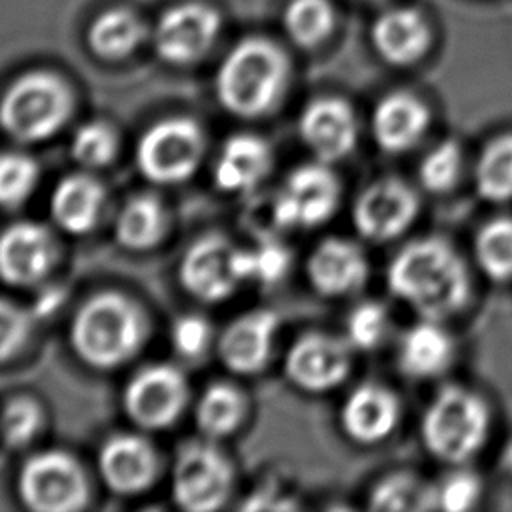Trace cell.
<instances>
[{
	"instance_id": "1",
	"label": "cell",
	"mask_w": 512,
	"mask_h": 512,
	"mask_svg": "<svg viewBox=\"0 0 512 512\" xmlns=\"http://www.w3.org/2000/svg\"><path fill=\"white\" fill-rule=\"evenodd\" d=\"M386 284L392 296L428 320H448L470 300L468 266L460 252L438 236L406 242L386 266Z\"/></svg>"
},
{
	"instance_id": "2",
	"label": "cell",
	"mask_w": 512,
	"mask_h": 512,
	"mask_svg": "<svg viewBox=\"0 0 512 512\" xmlns=\"http://www.w3.org/2000/svg\"><path fill=\"white\" fill-rule=\"evenodd\" d=\"M146 342V316L122 292L90 296L70 322L76 356L98 370H112L132 360Z\"/></svg>"
},
{
	"instance_id": "3",
	"label": "cell",
	"mask_w": 512,
	"mask_h": 512,
	"mask_svg": "<svg viewBox=\"0 0 512 512\" xmlns=\"http://www.w3.org/2000/svg\"><path fill=\"white\" fill-rule=\"evenodd\" d=\"M288 76L290 62L278 44L246 38L220 62L214 80L216 98L238 118H258L280 102Z\"/></svg>"
},
{
	"instance_id": "4",
	"label": "cell",
	"mask_w": 512,
	"mask_h": 512,
	"mask_svg": "<svg viewBox=\"0 0 512 512\" xmlns=\"http://www.w3.org/2000/svg\"><path fill=\"white\" fill-rule=\"evenodd\" d=\"M488 430V404L460 384L442 386L420 420V438L426 452L448 464H462L474 458L484 446Z\"/></svg>"
},
{
	"instance_id": "5",
	"label": "cell",
	"mask_w": 512,
	"mask_h": 512,
	"mask_svg": "<svg viewBox=\"0 0 512 512\" xmlns=\"http://www.w3.org/2000/svg\"><path fill=\"white\" fill-rule=\"evenodd\" d=\"M74 94L66 80L46 70L18 76L0 98V128L14 142L52 138L72 116Z\"/></svg>"
},
{
	"instance_id": "6",
	"label": "cell",
	"mask_w": 512,
	"mask_h": 512,
	"mask_svg": "<svg viewBox=\"0 0 512 512\" xmlns=\"http://www.w3.org/2000/svg\"><path fill=\"white\" fill-rule=\"evenodd\" d=\"M204 150L206 138L200 124L188 116H170L140 136L136 164L150 182L180 184L198 170Z\"/></svg>"
},
{
	"instance_id": "7",
	"label": "cell",
	"mask_w": 512,
	"mask_h": 512,
	"mask_svg": "<svg viewBox=\"0 0 512 512\" xmlns=\"http://www.w3.org/2000/svg\"><path fill=\"white\" fill-rule=\"evenodd\" d=\"M234 486V468L226 454L206 440L184 444L172 466V498L188 512H212L224 506Z\"/></svg>"
},
{
	"instance_id": "8",
	"label": "cell",
	"mask_w": 512,
	"mask_h": 512,
	"mask_svg": "<svg viewBox=\"0 0 512 512\" xmlns=\"http://www.w3.org/2000/svg\"><path fill=\"white\" fill-rule=\"evenodd\" d=\"M18 496L34 512H74L90 496L82 466L62 450L30 456L18 472Z\"/></svg>"
},
{
	"instance_id": "9",
	"label": "cell",
	"mask_w": 512,
	"mask_h": 512,
	"mask_svg": "<svg viewBox=\"0 0 512 512\" xmlns=\"http://www.w3.org/2000/svg\"><path fill=\"white\" fill-rule=\"evenodd\" d=\"M340 204V180L326 162L296 166L272 198V220L280 228L308 230L328 222Z\"/></svg>"
},
{
	"instance_id": "10",
	"label": "cell",
	"mask_w": 512,
	"mask_h": 512,
	"mask_svg": "<svg viewBox=\"0 0 512 512\" xmlns=\"http://www.w3.org/2000/svg\"><path fill=\"white\" fill-rule=\"evenodd\" d=\"M240 246L220 234H206L192 242L178 266L182 288L200 302H220L230 298L240 284Z\"/></svg>"
},
{
	"instance_id": "11",
	"label": "cell",
	"mask_w": 512,
	"mask_h": 512,
	"mask_svg": "<svg viewBox=\"0 0 512 512\" xmlns=\"http://www.w3.org/2000/svg\"><path fill=\"white\" fill-rule=\"evenodd\" d=\"M188 396L186 376L176 366L148 364L128 380L122 404L142 430H162L182 416Z\"/></svg>"
},
{
	"instance_id": "12",
	"label": "cell",
	"mask_w": 512,
	"mask_h": 512,
	"mask_svg": "<svg viewBox=\"0 0 512 512\" xmlns=\"http://www.w3.org/2000/svg\"><path fill=\"white\" fill-rule=\"evenodd\" d=\"M420 212L416 190L394 176L368 184L354 200L352 222L356 232L370 242H390L402 236Z\"/></svg>"
},
{
	"instance_id": "13",
	"label": "cell",
	"mask_w": 512,
	"mask_h": 512,
	"mask_svg": "<svg viewBox=\"0 0 512 512\" xmlns=\"http://www.w3.org/2000/svg\"><path fill=\"white\" fill-rule=\"evenodd\" d=\"M352 350L346 338L326 332L302 334L286 354V378L310 394L334 390L352 370Z\"/></svg>"
},
{
	"instance_id": "14",
	"label": "cell",
	"mask_w": 512,
	"mask_h": 512,
	"mask_svg": "<svg viewBox=\"0 0 512 512\" xmlns=\"http://www.w3.org/2000/svg\"><path fill=\"white\" fill-rule=\"evenodd\" d=\"M220 34V14L204 2H182L168 8L154 26L156 54L176 66L200 60Z\"/></svg>"
},
{
	"instance_id": "15",
	"label": "cell",
	"mask_w": 512,
	"mask_h": 512,
	"mask_svg": "<svg viewBox=\"0 0 512 512\" xmlns=\"http://www.w3.org/2000/svg\"><path fill=\"white\" fill-rule=\"evenodd\" d=\"M56 256L52 232L38 222H12L0 232V280L10 286H36L50 272Z\"/></svg>"
},
{
	"instance_id": "16",
	"label": "cell",
	"mask_w": 512,
	"mask_h": 512,
	"mask_svg": "<svg viewBox=\"0 0 512 512\" xmlns=\"http://www.w3.org/2000/svg\"><path fill=\"white\" fill-rule=\"evenodd\" d=\"M298 134L316 160L326 164L338 162L356 146V114L352 106L338 96L314 98L302 108Z\"/></svg>"
},
{
	"instance_id": "17",
	"label": "cell",
	"mask_w": 512,
	"mask_h": 512,
	"mask_svg": "<svg viewBox=\"0 0 512 512\" xmlns=\"http://www.w3.org/2000/svg\"><path fill=\"white\" fill-rule=\"evenodd\" d=\"M310 286L328 298H342L360 292L370 276V264L364 250L340 236L320 240L306 260Z\"/></svg>"
},
{
	"instance_id": "18",
	"label": "cell",
	"mask_w": 512,
	"mask_h": 512,
	"mask_svg": "<svg viewBox=\"0 0 512 512\" xmlns=\"http://www.w3.org/2000/svg\"><path fill=\"white\" fill-rule=\"evenodd\" d=\"M98 470L112 492L134 496L154 484L158 474V454L144 436L120 432L102 444Z\"/></svg>"
},
{
	"instance_id": "19",
	"label": "cell",
	"mask_w": 512,
	"mask_h": 512,
	"mask_svg": "<svg viewBox=\"0 0 512 512\" xmlns=\"http://www.w3.org/2000/svg\"><path fill=\"white\" fill-rule=\"evenodd\" d=\"M276 332L278 316L272 310H250L234 318L218 336V358L234 374L262 372L272 356Z\"/></svg>"
},
{
	"instance_id": "20",
	"label": "cell",
	"mask_w": 512,
	"mask_h": 512,
	"mask_svg": "<svg viewBox=\"0 0 512 512\" xmlns=\"http://www.w3.org/2000/svg\"><path fill=\"white\" fill-rule=\"evenodd\" d=\"M400 398L388 386L362 382L350 390L340 408V426L356 444H378L398 426Z\"/></svg>"
},
{
	"instance_id": "21",
	"label": "cell",
	"mask_w": 512,
	"mask_h": 512,
	"mask_svg": "<svg viewBox=\"0 0 512 512\" xmlns=\"http://www.w3.org/2000/svg\"><path fill=\"white\" fill-rule=\"evenodd\" d=\"M430 110L410 92H390L382 96L370 120V130L376 146L388 154L412 150L428 132Z\"/></svg>"
},
{
	"instance_id": "22",
	"label": "cell",
	"mask_w": 512,
	"mask_h": 512,
	"mask_svg": "<svg viewBox=\"0 0 512 512\" xmlns=\"http://www.w3.org/2000/svg\"><path fill=\"white\" fill-rule=\"evenodd\" d=\"M456 346L440 320L420 318L396 342V366L410 380L442 376L454 362Z\"/></svg>"
},
{
	"instance_id": "23",
	"label": "cell",
	"mask_w": 512,
	"mask_h": 512,
	"mask_svg": "<svg viewBox=\"0 0 512 512\" xmlns=\"http://www.w3.org/2000/svg\"><path fill=\"white\" fill-rule=\"evenodd\" d=\"M272 168V150L268 142L256 134L230 136L214 162L212 178L222 192H250Z\"/></svg>"
},
{
	"instance_id": "24",
	"label": "cell",
	"mask_w": 512,
	"mask_h": 512,
	"mask_svg": "<svg viewBox=\"0 0 512 512\" xmlns=\"http://www.w3.org/2000/svg\"><path fill=\"white\" fill-rule=\"evenodd\" d=\"M430 26L418 10L392 8L382 12L372 26V44L376 52L394 66L418 62L428 46Z\"/></svg>"
},
{
	"instance_id": "25",
	"label": "cell",
	"mask_w": 512,
	"mask_h": 512,
	"mask_svg": "<svg viewBox=\"0 0 512 512\" xmlns=\"http://www.w3.org/2000/svg\"><path fill=\"white\" fill-rule=\"evenodd\" d=\"M106 190L90 174L78 172L62 178L50 196L52 220L68 234L90 232L104 210Z\"/></svg>"
},
{
	"instance_id": "26",
	"label": "cell",
	"mask_w": 512,
	"mask_h": 512,
	"mask_svg": "<svg viewBox=\"0 0 512 512\" xmlns=\"http://www.w3.org/2000/svg\"><path fill=\"white\" fill-rule=\"evenodd\" d=\"M166 232V210L154 194L130 196L116 214L114 236L120 246L142 252L154 248Z\"/></svg>"
},
{
	"instance_id": "27",
	"label": "cell",
	"mask_w": 512,
	"mask_h": 512,
	"mask_svg": "<svg viewBox=\"0 0 512 512\" xmlns=\"http://www.w3.org/2000/svg\"><path fill=\"white\" fill-rule=\"evenodd\" d=\"M196 424L200 432L218 440L234 434L246 414L244 394L230 382H214L204 388L196 402Z\"/></svg>"
},
{
	"instance_id": "28",
	"label": "cell",
	"mask_w": 512,
	"mask_h": 512,
	"mask_svg": "<svg viewBox=\"0 0 512 512\" xmlns=\"http://www.w3.org/2000/svg\"><path fill=\"white\" fill-rule=\"evenodd\" d=\"M144 40L142 20L126 8L102 12L88 30V44L104 60H122L130 56Z\"/></svg>"
},
{
	"instance_id": "29",
	"label": "cell",
	"mask_w": 512,
	"mask_h": 512,
	"mask_svg": "<svg viewBox=\"0 0 512 512\" xmlns=\"http://www.w3.org/2000/svg\"><path fill=\"white\" fill-rule=\"evenodd\" d=\"M474 188L486 202L512 200V132L490 140L474 164Z\"/></svg>"
},
{
	"instance_id": "30",
	"label": "cell",
	"mask_w": 512,
	"mask_h": 512,
	"mask_svg": "<svg viewBox=\"0 0 512 512\" xmlns=\"http://www.w3.org/2000/svg\"><path fill=\"white\" fill-rule=\"evenodd\" d=\"M372 510H434V484L412 472H392L380 478L368 492Z\"/></svg>"
},
{
	"instance_id": "31",
	"label": "cell",
	"mask_w": 512,
	"mask_h": 512,
	"mask_svg": "<svg viewBox=\"0 0 512 512\" xmlns=\"http://www.w3.org/2000/svg\"><path fill=\"white\" fill-rule=\"evenodd\" d=\"M474 258L492 282L512 280V216H498L482 224L474 236Z\"/></svg>"
},
{
	"instance_id": "32",
	"label": "cell",
	"mask_w": 512,
	"mask_h": 512,
	"mask_svg": "<svg viewBox=\"0 0 512 512\" xmlns=\"http://www.w3.org/2000/svg\"><path fill=\"white\" fill-rule=\"evenodd\" d=\"M336 14L330 0H292L284 12L288 36L302 48L322 44L334 30Z\"/></svg>"
},
{
	"instance_id": "33",
	"label": "cell",
	"mask_w": 512,
	"mask_h": 512,
	"mask_svg": "<svg viewBox=\"0 0 512 512\" xmlns=\"http://www.w3.org/2000/svg\"><path fill=\"white\" fill-rule=\"evenodd\" d=\"M392 332V316L384 302L362 300L346 316L344 338L354 350L370 352L380 348Z\"/></svg>"
},
{
	"instance_id": "34",
	"label": "cell",
	"mask_w": 512,
	"mask_h": 512,
	"mask_svg": "<svg viewBox=\"0 0 512 512\" xmlns=\"http://www.w3.org/2000/svg\"><path fill=\"white\" fill-rule=\"evenodd\" d=\"M244 282H258L264 286L280 282L292 264L290 248L274 236H262L254 246L240 250Z\"/></svg>"
},
{
	"instance_id": "35",
	"label": "cell",
	"mask_w": 512,
	"mask_h": 512,
	"mask_svg": "<svg viewBox=\"0 0 512 512\" xmlns=\"http://www.w3.org/2000/svg\"><path fill=\"white\" fill-rule=\"evenodd\" d=\"M464 156L456 140H442L432 146L418 164V180L430 194L450 192L462 174Z\"/></svg>"
},
{
	"instance_id": "36",
	"label": "cell",
	"mask_w": 512,
	"mask_h": 512,
	"mask_svg": "<svg viewBox=\"0 0 512 512\" xmlns=\"http://www.w3.org/2000/svg\"><path fill=\"white\" fill-rule=\"evenodd\" d=\"M40 168L24 152H0V208L14 210L22 206L36 190Z\"/></svg>"
},
{
	"instance_id": "37",
	"label": "cell",
	"mask_w": 512,
	"mask_h": 512,
	"mask_svg": "<svg viewBox=\"0 0 512 512\" xmlns=\"http://www.w3.org/2000/svg\"><path fill=\"white\" fill-rule=\"evenodd\" d=\"M72 158L84 168H104L118 152V134L114 126L102 120H92L76 128L70 140Z\"/></svg>"
},
{
	"instance_id": "38",
	"label": "cell",
	"mask_w": 512,
	"mask_h": 512,
	"mask_svg": "<svg viewBox=\"0 0 512 512\" xmlns=\"http://www.w3.org/2000/svg\"><path fill=\"white\" fill-rule=\"evenodd\" d=\"M44 424L42 406L30 396H16L6 402L0 416V436L6 446L22 448L30 444Z\"/></svg>"
},
{
	"instance_id": "39",
	"label": "cell",
	"mask_w": 512,
	"mask_h": 512,
	"mask_svg": "<svg viewBox=\"0 0 512 512\" xmlns=\"http://www.w3.org/2000/svg\"><path fill=\"white\" fill-rule=\"evenodd\" d=\"M482 494V482L474 472L454 470L434 484V510H470Z\"/></svg>"
},
{
	"instance_id": "40",
	"label": "cell",
	"mask_w": 512,
	"mask_h": 512,
	"mask_svg": "<svg viewBox=\"0 0 512 512\" xmlns=\"http://www.w3.org/2000/svg\"><path fill=\"white\" fill-rule=\"evenodd\" d=\"M34 314L12 300L0 298V362H6L26 344Z\"/></svg>"
},
{
	"instance_id": "41",
	"label": "cell",
	"mask_w": 512,
	"mask_h": 512,
	"mask_svg": "<svg viewBox=\"0 0 512 512\" xmlns=\"http://www.w3.org/2000/svg\"><path fill=\"white\" fill-rule=\"evenodd\" d=\"M170 342L182 358H198L212 342V326L200 314L178 316L170 328Z\"/></svg>"
},
{
	"instance_id": "42",
	"label": "cell",
	"mask_w": 512,
	"mask_h": 512,
	"mask_svg": "<svg viewBox=\"0 0 512 512\" xmlns=\"http://www.w3.org/2000/svg\"><path fill=\"white\" fill-rule=\"evenodd\" d=\"M244 508L274 510V508H292V504L288 500H280V496L274 492H260V494H252L250 500L244 504Z\"/></svg>"
},
{
	"instance_id": "43",
	"label": "cell",
	"mask_w": 512,
	"mask_h": 512,
	"mask_svg": "<svg viewBox=\"0 0 512 512\" xmlns=\"http://www.w3.org/2000/svg\"><path fill=\"white\" fill-rule=\"evenodd\" d=\"M60 290L58 288H50V290H46L38 300H36V306H34V312L32 314H36V316H46V314H50L56 306H58V302H60Z\"/></svg>"
},
{
	"instance_id": "44",
	"label": "cell",
	"mask_w": 512,
	"mask_h": 512,
	"mask_svg": "<svg viewBox=\"0 0 512 512\" xmlns=\"http://www.w3.org/2000/svg\"><path fill=\"white\" fill-rule=\"evenodd\" d=\"M500 462H502V468H504L506 472H510V474H512V440L504 446Z\"/></svg>"
}]
</instances>
